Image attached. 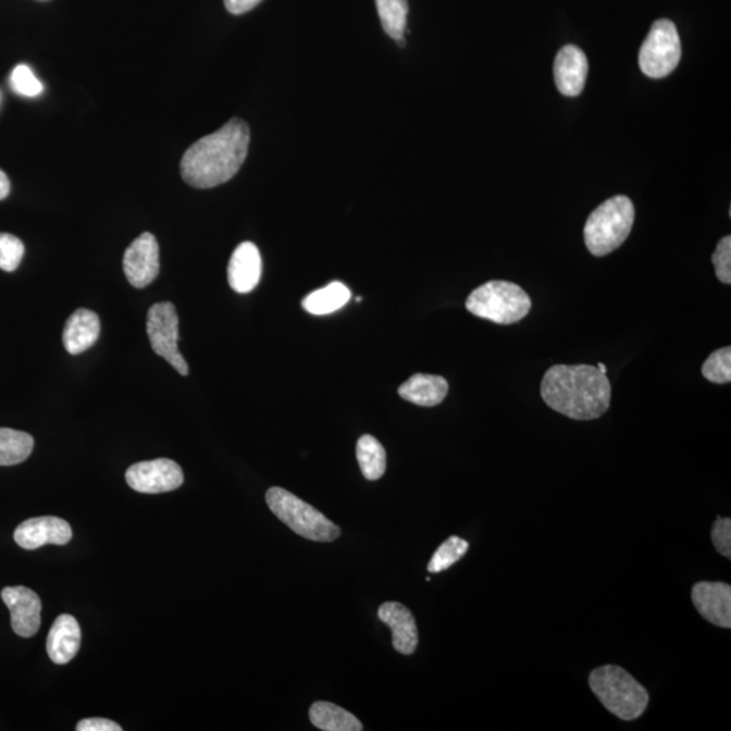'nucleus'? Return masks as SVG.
<instances>
[{
    "label": "nucleus",
    "mask_w": 731,
    "mask_h": 731,
    "mask_svg": "<svg viewBox=\"0 0 731 731\" xmlns=\"http://www.w3.org/2000/svg\"><path fill=\"white\" fill-rule=\"evenodd\" d=\"M25 255V246L18 237L0 234V269L13 273L18 269Z\"/></svg>",
    "instance_id": "27"
},
{
    "label": "nucleus",
    "mask_w": 731,
    "mask_h": 731,
    "mask_svg": "<svg viewBox=\"0 0 731 731\" xmlns=\"http://www.w3.org/2000/svg\"><path fill=\"white\" fill-rule=\"evenodd\" d=\"M159 244L146 232L127 247L124 253V273L136 289L151 285L159 275Z\"/></svg>",
    "instance_id": "10"
},
{
    "label": "nucleus",
    "mask_w": 731,
    "mask_h": 731,
    "mask_svg": "<svg viewBox=\"0 0 731 731\" xmlns=\"http://www.w3.org/2000/svg\"><path fill=\"white\" fill-rule=\"evenodd\" d=\"M711 541L721 556L731 558V520L718 518L713 525Z\"/></svg>",
    "instance_id": "30"
},
{
    "label": "nucleus",
    "mask_w": 731,
    "mask_h": 731,
    "mask_svg": "<svg viewBox=\"0 0 731 731\" xmlns=\"http://www.w3.org/2000/svg\"><path fill=\"white\" fill-rule=\"evenodd\" d=\"M541 396L548 407L573 420H595L608 411L611 384L597 366L556 364L546 371Z\"/></svg>",
    "instance_id": "2"
},
{
    "label": "nucleus",
    "mask_w": 731,
    "mask_h": 731,
    "mask_svg": "<svg viewBox=\"0 0 731 731\" xmlns=\"http://www.w3.org/2000/svg\"><path fill=\"white\" fill-rule=\"evenodd\" d=\"M357 458L366 480H380L385 474L386 451L374 436L363 435L359 437Z\"/></svg>",
    "instance_id": "23"
},
{
    "label": "nucleus",
    "mask_w": 731,
    "mask_h": 731,
    "mask_svg": "<svg viewBox=\"0 0 731 731\" xmlns=\"http://www.w3.org/2000/svg\"><path fill=\"white\" fill-rule=\"evenodd\" d=\"M16 545L36 550L46 545L63 546L72 540V529L64 519L41 517L25 520L14 531Z\"/></svg>",
    "instance_id": "12"
},
{
    "label": "nucleus",
    "mask_w": 731,
    "mask_h": 731,
    "mask_svg": "<svg viewBox=\"0 0 731 731\" xmlns=\"http://www.w3.org/2000/svg\"><path fill=\"white\" fill-rule=\"evenodd\" d=\"M635 220L631 199L617 196L597 207L586 220L584 241L594 257H606L628 240Z\"/></svg>",
    "instance_id": "4"
},
{
    "label": "nucleus",
    "mask_w": 731,
    "mask_h": 731,
    "mask_svg": "<svg viewBox=\"0 0 731 731\" xmlns=\"http://www.w3.org/2000/svg\"><path fill=\"white\" fill-rule=\"evenodd\" d=\"M531 307L533 302L528 293L508 281L486 282L470 293L467 300L470 313L501 325L519 323Z\"/></svg>",
    "instance_id": "5"
},
{
    "label": "nucleus",
    "mask_w": 731,
    "mask_h": 731,
    "mask_svg": "<svg viewBox=\"0 0 731 731\" xmlns=\"http://www.w3.org/2000/svg\"><path fill=\"white\" fill-rule=\"evenodd\" d=\"M382 27L387 36L404 46V33L407 30L408 0H375Z\"/></svg>",
    "instance_id": "24"
},
{
    "label": "nucleus",
    "mask_w": 731,
    "mask_h": 731,
    "mask_svg": "<svg viewBox=\"0 0 731 731\" xmlns=\"http://www.w3.org/2000/svg\"><path fill=\"white\" fill-rule=\"evenodd\" d=\"M2 600L9 607L11 625L22 639L36 635L41 625V600L35 591L26 586H8L2 591Z\"/></svg>",
    "instance_id": "11"
},
{
    "label": "nucleus",
    "mask_w": 731,
    "mask_h": 731,
    "mask_svg": "<svg viewBox=\"0 0 731 731\" xmlns=\"http://www.w3.org/2000/svg\"><path fill=\"white\" fill-rule=\"evenodd\" d=\"M713 264L716 268L718 280L722 284H731V237L724 236L719 240L716 252L713 255Z\"/></svg>",
    "instance_id": "29"
},
{
    "label": "nucleus",
    "mask_w": 731,
    "mask_h": 731,
    "mask_svg": "<svg viewBox=\"0 0 731 731\" xmlns=\"http://www.w3.org/2000/svg\"><path fill=\"white\" fill-rule=\"evenodd\" d=\"M310 722L324 731H361V721L345 708L329 702H315L309 710Z\"/></svg>",
    "instance_id": "20"
},
{
    "label": "nucleus",
    "mask_w": 731,
    "mask_h": 731,
    "mask_svg": "<svg viewBox=\"0 0 731 731\" xmlns=\"http://www.w3.org/2000/svg\"><path fill=\"white\" fill-rule=\"evenodd\" d=\"M691 599L703 618L718 628H731V586L701 581L692 586Z\"/></svg>",
    "instance_id": "13"
},
{
    "label": "nucleus",
    "mask_w": 731,
    "mask_h": 731,
    "mask_svg": "<svg viewBox=\"0 0 731 731\" xmlns=\"http://www.w3.org/2000/svg\"><path fill=\"white\" fill-rule=\"evenodd\" d=\"M82 630L79 623L71 615H60L54 620L47 640L48 656L54 664L63 666L74 660L79 652Z\"/></svg>",
    "instance_id": "17"
},
{
    "label": "nucleus",
    "mask_w": 731,
    "mask_h": 731,
    "mask_svg": "<svg viewBox=\"0 0 731 731\" xmlns=\"http://www.w3.org/2000/svg\"><path fill=\"white\" fill-rule=\"evenodd\" d=\"M260 2L262 0H224L226 10L235 15L248 13V11L257 8Z\"/></svg>",
    "instance_id": "32"
},
{
    "label": "nucleus",
    "mask_w": 731,
    "mask_h": 731,
    "mask_svg": "<svg viewBox=\"0 0 731 731\" xmlns=\"http://www.w3.org/2000/svg\"><path fill=\"white\" fill-rule=\"evenodd\" d=\"M588 76V60L579 47L559 49L554 63V77L559 92L565 97H578L583 92Z\"/></svg>",
    "instance_id": "14"
},
{
    "label": "nucleus",
    "mask_w": 731,
    "mask_h": 731,
    "mask_svg": "<svg viewBox=\"0 0 731 731\" xmlns=\"http://www.w3.org/2000/svg\"><path fill=\"white\" fill-rule=\"evenodd\" d=\"M10 188L11 186L8 175H5L2 170H0V201L9 196Z\"/></svg>",
    "instance_id": "33"
},
{
    "label": "nucleus",
    "mask_w": 731,
    "mask_h": 731,
    "mask_svg": "<svg viewBox=\"0 0 731 731\" xmlns=\"http://www.w3.org/2000/svg\"><path fill=\"white\" fill-rule=\"evenodd\" d=\"M351 292L342 282H332L323 289L310 293L302 300V308L310 314L323 315L336 312L350 301Z\"/></svg>",
    "instance_id": "21"
},
{
    "label": "nucleus",
    "mask_w": 731,
    "mask_h": 731,
    "mask_svg": "<svg viewBox=\"0 0 731 731\" xmlns=\"http://www.w3.org/2000/svg\"><path fill=\"white\" fill-rule=\"evenodd\" d=\"M271 512L287 528L305 540L314 542H334L340 536V529L323 513L308 503L293 495L284 487H270L265 493Z\"/></svg>",
    "instance_id": "6"
},
{
    "label": "nucleus",
    "mask_w": 731,
    "mask_h": 731,
    "mask_svg": "<svg viewBox=\"0 0 731 731\" xmlns=\"http://www.w3.org/2000/svg\"><path fill=\"white\" fill-rule=\"evenodd\" d=\"M147 334L153 351L182 375L188 374V364L178 348L179 319L174 303L159 302L149 309Z\"/></svg>",
    "instance_id": "8"
},
{
    "label": "nucleus",
    "mask_w": 731,
    "mask_h": 731,
    "mask_svg": "<svg viewBox=\"0 0 731 731\" xmlns=\"http://www.w3.org/2000/svg\"><path fill=\"white\" fill-rule=\"evenodd\" d=\"M99 334H101V321H99L98 314L88 309H77L66 320L64 326L63 343L65 350L71 356H79V354L96 345Z\"/></svg>",
    "instance_id": "18"
},
{
    "label": "nucleus",
    "mask_w": 731,
    "mask_h": 731,
    "mask_svg": "<svg viewBox=\"0 0 731 731\" xmlns=\"http://www.w3.org/2000/svg\"><path fill=\"white\" fill-rule=\"evenodd\" d=\"M597 369H599L602 371V373L607 374V368H606L605 364H603V363L597 364Z\"/></svg>",
    "instance_id": "34"
},
{
    "label": "nucleus",
    "mask_w": 731,
    "mask_h": 731,
    "mask_svg": "<svg viewBox=\"0 0 731 731\" xmlns=\"http://www.w3.org/2000/svg\"><path fill=\"white\" fill-rule=\"evenodd\" d=\"M469 542L459 538V536H450L447 541L437 547V550L432 556L429 563L430 573H441L443 570L451 568L454 563L464 557L468 553Z\"/></svg>",
    "instance_id": "25"
},
{
    "label": "nucleus",
    "mask_w": 731,
    "mask_h": 731,
    "mask_svg": "<svg viewBox=\"0 0 731 731\" xmlns=\"http://www.w3.org/2000/svg\"><path fill=\"white\" fill-rule=\"evenodd\" d=\"M681 59V41L672 21L658 20L642 44L639 63L652 79H662L676 70Z\"/></svg>",
    "instance_id": "7"
},
{
    "label": "nucleus",
    "mask_w": 731,
    "mask_h": 731,
    "mask_svg": "<svg viewBox=\"0 0 731 731\" xmlns=\"http://www.w3.org/2000/svg\"><path fill=\"white\" fill-rule=\"evenodd\" d=\"M77 731H121L119 723L104 718L83 719L76 727Z\"/></svg>",
    "instance_id": "31"
},
{
    "label": "nucleus",
    "mask_w": 731,
    "mask_h": 731,
    "mask_svg": "<svg viewBox=\"0 0 731 731\" xmlns=\"http://www.w3.org/2000/svg\"><path fill=\"white\" fill-rule=\"evenodd\" d=\"M379 618L392 630L393 647L401 655H413L419 645V631L411 609L400 603H384Z\"/></svg>",
    "instance_id": "15"
},
{
    "label": "nucleus",
    "mask_w": 731,
    "mask_h": 731,
    "mask_svg": "<svg viewBox=\"0 0 731 731\" xmlns=\"http://www.w3.org/2000/svg\"><path fill=\"white\" fill-rule=\"evenodd\" d=\"M448 393V382L441 375L414 374L398 387L404 400L420 407L439 406Z\"/></svg>",
    "instance_id": "19"
},
{
    "label": "nucleus",
    "mask_w": 731,
    "mask_h": 731,
    "mask_svg": "<svg viewBox=\"0 0 731 731\" xmlns=\"http://www.w3.org/2000/svg\"><path fill=\"white\" fill-rule=\"evenodd\" d=\"M125 478L132 490L147 495L178 490L185 480L179 464L168 458L132 464Z\"/></svg>",
    "instance_id": "9"
},
{
    "label": "nucleus",
    "mask_w": 731,
    "mask_h": 731,
    "mask_svg": "<svg viewBox=\"0 0 731 731\" xmlns=\"http://www.w3.org/2000/svg\"><path fill=\"white\" fill-rule=\"evenodd\" d=\"M702 374L713 384L724 385L731 381V348L714 351L702 366Z\"/></svg>",
    "instance_id": "26"
},
{
    "label": "nucleus",
    "mask_w": 731,
    "mask_h": 731,
    "mask_svg": "<svg viewBox=\"0 0 731 731\" xmlns=\"http://www.w3.org/2000/svg\"><path fill=\"white\" fill-rule=\"evenodd\" d=\"M11 88L20 96L37 97L44 90L42 83L33 74L29 66L25 64L16 65L10 77Z\"/></svg>",
    "instance_id": "28"
},
{
    "label": "nucleus",
    "mask_w": 731,
    "mask_h": 731,
    "mask_svg": "<svg viewBox=\"0 0 731 731\" xmlns=\"http://www.w3.org/2000/svg\"><path fill=\"white\" fill-rule=\"evenodd\" d=\"M35 447V439L26 432L0 429V467L25 462Z\"/></svg>",
    "instance_id": "22"
},
{
    "label": "nucleus",
    "mask_w": 731,
    "mask_h": 731,
    "mask_svg": "<svg viewBox=\"0 0 731 731\" xmlns=\"http://www.w3.org/2000/svg\"><path fill=\"white\" fill-rule=\"evenodd\" d=\"M249 138V127L239 119L202 137L183 154V181L196 188H212L231 181L246 162Z\"/></svg>",
    "instance_id": "1"
},
{
    "label": "nucleus",
    "mask_w": 731,
    "mask_h": 731,
    "mask_svg": "<svg viewBox=\"0 0 731 731\" xmlns=\"http://www.w3.org/2000/svg\"><path fill=\"white\" fill-rule=\"evenodd\" d=\"M262 276V257L257 246L244 241L232 253L228 264V282L232 289L240 295L251 293Z\"/></svg>",
    "instance_id": "16"
},
{
    "label": "nucleus",
    "mask_w": 731,
    "mask_h": 731,
    "mask_svg": "<svg viewBox=\"0 0 731 731\" xmlns=\"http://www.w3.org/2000/svg\"><path fill=\"white\" fill-rule=\"evenodd\" d=\"M590 686L602 705L623 721L639 719L649 705V692L645 686L617 666L592 670Z\"/></svg>",
    "instance_id": "3"
}]
</instances>
